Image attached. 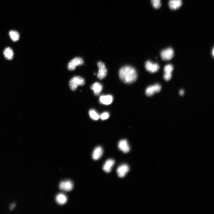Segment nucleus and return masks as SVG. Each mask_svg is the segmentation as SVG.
<instances>
[{
    "label": "nucleus",
    "mask_w": 214,
    "mask_h": 214,
    "mask_svg": "<svg viewBox=\"0 0 214 214\" xmlns=\"http://www.w3.org/2000/svg\"><path fill=\"white\" fill-rule=\"evenodd\" d=\"M119 76L121 80L124 82L126 84H131L136 81L137 74L136 70L133 67L126 66L119 70Z\"/></svg>",
    "instance_id": "obj_1"
},
{
    "label": "nucleus",
    "mask_w": 214,
    "mask_h": 214,
    "mask_svg": "<svg viewBox=\"0 0 214 214\" xmlns=\"http://www.w3.org/2000/svg\"><path fill=\"white\" fill-rule=\"evenodd\" d=\"M84 79L79 76H75L73 77L70 81L69 86L73 91L75 90L78 86H82L84 84Z\"/></svg>",
    "instance_id": "obj_2"
},
{
    "label": "nucleus",
    "mask_w": 214,
    "mask_h": 214,
    "mask_svg": "<svg viewBox=\"0 0 214 214\" xmlns=\"http://www.w3.org/2000/svg\"><path fill=\"white\" fill-rule=\"evenodd\" d=\"M174 56V51L171 48L162 50L160 52V56L163 60H169L171 59Z\"/></svg>",
    "instance_id": "obj_3"
},
{
    "label": "nucleus",
    "mask_w": 214,
    "mask_h": 214,
    "mask_svg": "<svg viewBox=\"0 0 214 214\" xmlns=\"http://www.w3.org/2000/svg\"><path fill=\"white\" fill-rule=\"evenodd\" d=\"M84 62V60L81 58L79 57H75L68 63L67 68L69 70H74L77 66L82 65Z\"/></svg>",
    "instance_id": "obj_4"
},
{
    "label": "nucleus",
    "mask_w": 214,
    "mask_h": 214,
    "mask_svg": "<svg viewBox=\"0 0 214 214\" xmlns=\"http://www.w3.org/2000/svg\"><path fill=\"white\" fill-rule=\"evenodd\" d=\"M99 68L98 72L97 74V77L100 79L104 78L107 74V70L104 63L101 62L97 63Z\"/></svg>",
    "instance_id": "obj_5"
},
{
    "label": "nucleus",
    "mask_w": 214,
    "mask_h": 214,
    "mask_svg": "<svg viewBox=\"0 0 214 214\" xmlns=\"http://www.w3.org/2000/svg\"><path fill=\"white\" fill-rule=\"evenodd\" d=\"M161 89V86L159 84H156L148 87L146 89L145 93L148 96L153 95L155 93L159 92Z\"/></svg>",
    "instance_id": "obj_6"
},
{
    "label": "nucleus",
    "mask_w": 214,
    "mask_h": 214,
    "mask_svg": "<svg viewBox=\"0 0 214 214\" xmlns=\"http://www.w3.org/2000/svg\"><path fill=\"white\" fill-rule=\"evenodd\" d=\"M145 66L146 70L151 73L157 72L160 68L158 64L153 63L150 60L147 61L145 62Z\"/></svg>",
    "instance_id": "obj_7"
},
{
    "label": "nucleus",
    "mask_w": 214,
    "mask_h": 214,
    "mask_svg": "<svg viewBox=\"0 0 214 214\" xmlns=\"http://www.w3.org/2000/svg\"><path fill=\"white\" fill-rule=\"evenodd\" d=\"M73 185L72 181L70 180H65L62 181L59 184V189L62 191H69L73 188Z\"/></svg>",
    "instance_id": "obj_8"
},
{
    "label": "nucleus",
    "mask_w": 214,
    "mask_h": 214,
    "mask_svg": "<svg viewBox=\"0 0 214 214\" xmlns=\"http://www.w3.org/2000/svg\"><path fill=\"white\" fill-rule=\"evenodd\" d=\"M129 168L126 164H123L119 166L117 169V173L118 177L120 178L124 177L129 171Z\"/></svg>",
    "instance_id": "obj_9"
},
{
    "label": "nucleus",
    "mask_w": 214,
    "mask_h": 214,
    "mask_svg": "<svg viewBox=\"0 0 214 214\" xmlns=\"http://www.w3.org/2000/svg\"><path fill=\"white\" fill-rule=\"evenodd\" d=\"M118 147L119 149L125 153L128 152L130 150V147L127 140L122 139L118 144Z\"/></svg>",
    "instance_id": "obj_10"
},
{
    "label": "nucleus",
    "mask_w": 214,
    "mask_h": 214,
    "mask_svg": "<svg viewBox=\"0 0 214 214\" xmlns=\"http://www.w3.org/2000/svg\"><path fill=\"white\" fill-rule=\"evenodd\" d=\"M113 98L112 95H102L99 97L100 102L102 104L108 105L112 102Z\"/></svg>",
    "instance_id": "obj_11"
},
{
    "label": "nucleus",
    "mask_w": 214,
    "mask_h": 214,
    "mask_svg": "<svg viewBox=\"0 0 214 214\" xmlns=\"http://www.w3.org/2000/svg\"><path fill=\"white\" fill-rule=\"evenodd\" d=\"M182 4V0H170L169 6L170 8L172 10H176L180 7Z\"/></svg>",
    "instance_id": "obj_12"
},
{
    "label": "nucleus",
    "mask_w": 214,
    "mask_h": 214,
    "mask_svg": "<svg viewBox=\"0 0 214 214\" xmlns=\"http://www.w3.org/2000/svg\"><path fill=\"white\" fill-rule=\"evenodd\" d=\"M103 152V151L102 147L100 146L97 147L93 151L92 154L93 159L95 160L99 159L102 156Z\"/></svg>",
    "instance_id": "obj_13"
},
{
    "label": "nucleus",
    "mask_w": 214,
    "mask_h": 214,
    "mask_svg": "<svg viewBox=\"0 0 214 214\" xmlns=\"http://www.w3.org/2000/svg\"><path fill=\"white\" fill-rule=\"evenodd\" d=\"M91 88L93 91L95 95H98L100 94L102 91L103 86L100 83L96 82L92 85Z\"/></svg>",
    "instance_id": "obj_14"
},
{
    "label": "nucleus",
    "mask_w": 214,
    "mask_h": 214,
    "mask_svg": "<svg viewBox=\"0 0 214 214\" xmlns=\"http://www.w3.org/2000/svg\"><path fill=\"white\" fill-rule=\"evenodd\" d=\"M114 161L113 159L108 160L103 166V170L106 173L109 172L111 171L112 167L114 164Z\"/></svg>",
    "instance_id": "obj_15"
},
{
    "label": "nucleus",
    "mask_w": 214,
    "mask_h": 214,
    "mask_svg": "<svg viewBox=\"0 0 214 214\" xmlns=\"http://www.w3.org/2000/svg\"><path fill=\"white\" fill-rule=\"evenodd\" d=\"M55 200L57 203L60 205H63L67 202V196L64 194L60 193L56 196Z\"/></svg>",
    "instance_id": "obj_16"
},
{
    "label": "nucleus",
    "mask_w": 214,
    "mask_h": 214,
    "mask_svg": "<svg viewBox=\"0 0 214 214\" xmlns=\"http://www.w3.org/2000/svg\"><path fill=\"white\" fill-rule=\"evenodd\" d=\"M4 57L7 60H10L12 59L13 57V52L12 49L10 47L5 48L3 52Z\"/></svg>",
    "instance_id": "obj_17"
},
{
    "label": "nucleus",
    "mask_w": 214,
    "mask_h": 214,
    "mask_svg": "<svg viewBox=\"0 0 214 214\" xmlns=\"http://www.w3.org/2000/svg\"><path fill=\"white\" fill-rule=\"evenodd\" d=\"M9 35L12 40L16 42L18 41L19 38V34L17 31L12 30L10 32Z\"/></svg>",
    "instance_id": "obj_18"
},
{
    "label": "nucleus",
    "mask_w": 214,
    "mask_h": 214,
    "mask_svg": "<svg viewBox=\"0 0 214 214\" xmlns=\"http://www.w3.org/2000/svg\"><path fill=\"white\" fill-rule=\"evenodd\" d=\"M89 114L90 117L93 120H97L100 118V115L95 110L93 109L89 110Z\"/></svg>",
    "instance_id": "obj_19"
},
{
    "label": "nucleus",
    "mask_w": 214,
    "mask_h": 214,
    "mask_svg": "<svg viewBox=\"0 0 214 214\" xmlns=\"http://www.w3.org/2000/svg\"><path fill=\"white\" fill-rule=\"evenodd\" d=\"M161 0H151V2L153 7L155 9L160 8L161 6Z\"/></svg>",
    "instance_id": "obj_20"
},
{
    "label": "nucleus",
    "mask_w": 214,
    "mask_h": 214,
    "mask_svg": "<svg viewBox=\"0 0 214 214\" xmlns=\"http://www.w3.org/2000/svg\"><path fill=\"white\" fill-rule=\"evenodd\" d=\"M174 68L172 64H168L166 65L164 68V71L165 73H171L173 71Z\"/></svg>",
    "instance_id": "obj_21"
},
{
    "label": "nucleus",
    "mask_w": 214,
    "mask_h": 214,
    "mask_svg": "<svg viewBox=\"0 0 214 214\" xmlns=\"http://www.w3.org/2000/svg\"><path fill=\"white\" fill-rule=\"evenodd\" d=\"M110 114L108 112H105L100 115V118L102 120H105L108 119L109 117Z\"/></svg>",
    "instance_id": "obj_22"
},
{
    "label": "nucleus",
    "mask_w": 214,
    "mask_h": 214,
    "mask_svg": "<svg viewBox=\"0 0 214 214\" xmlns=\"http://www.w3.org/2000/svg\"><path fill=\"white\" fill-rule=\"evenodd\" d=\"M164 78L166 81L169 80L172 77L171 73H165L164 75Z\"/></svg>",
    "instance_id": "obj_23"
},
{
    "label": "nucleus",
    "mask_w": 214,
    "mask_h": 214,
    "mask_svg": "<svg viewBox=\"0 0 214 214\" xmlns=\"http://www.w3.org/2000/svg\"><path fill=\"white\" fill-rule=\"evenodd\" d=\"M15 206V204L14 203H12L10 205V210H12L14 208Z\"/></svg>",
    "instance_id": "obj_24"
},
{
    "label": "nucleus",
    "mask_w": 214,
    "mask_h": 214,
    "mask_svg": "<svg viewBox=\"0 0 214 214\" xmlns=\"http://www.w3.org/2000/svg\"><path fill=\"white\" fill-rule=\"evenodd\" d=\"M179 93H180V94L181 95H183V94H184V91L182 90H180V91Z\"/></svg>",
    "instance_id": "obj_25"
},
{
    "label": "nucleus",
    "mask_w": 214,
    "mask_h": 214,
    "mask_svg": "<svg viewBox=\"0 0 214 214\" xmlns=\"http://www.w3.org/2000/svg\"><path fill=\"white\" fill-rule=\"evenodd\" d=\"M214 48H213L212 51V55L213 56H214Z\"/></svg>",
    "instance_id": "obj_26"
}]
</instances>
